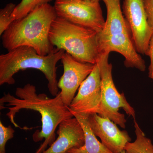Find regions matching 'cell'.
Instances as JSON below:
<instances>
[{
    "instance_id": "1",
    "label": "cell",
    "mask_w": 153,
    "mask_h": 153,
    "mask_svg": "<svg viewBox=\"0 0 153 153\" xmlns=\"http://www.w3.org/2000/svg\"><path fill=\"white\" fill-rule=\"evenodd\" d=\"M16 97L10 94H4L0 99L1 105L6 103L7 116L16 127H19L15 120L16 115L21 110L30 109L38 111L41 117V129L33 135L35 142L44 140L35 153H42L56 140L55 130L63 121L74 117L73 113L63 102L60 92L54 98H50L45 94H38L35 85L28 83L23 87L17 88L15 92Z\"/></svg>"
},
{
    "instance_id": "2",
    "label": "cell",
    "mask_w": 153,
    "mask_h": 153,
    "mask_svg": "<svg viewBox=\"0 0 153 153\" xmlns=\"http://www.w3.org/2000/svg\"><path fill=\"white\" fill-rule=\"evenodd\" d=\"M57 17L54 6L49 4L39 6L11 23L1 36L3 47L10 51L27 46L35 49L39 55H49L55 49L49 41V30Z\"/></svg>"
},
{
    "instance_id": "3",
    "label": "cell",
    "mask_w": 153,
    "mask_h": 153,
    "mask_svg": "<svg viewBox=\"0 0 153 153\" xmlns=\"http://www.w3.org/2000/svg\"><path fill=\"white\" fill-rule=\"evenodd\" d=\"M102 1L106 6L107 17L104 27L97 36L100 55L118 52L124 57L126 67L144 71L145 60L135 48L131 30L122 11L121 0Z\"/></svg>"
},
{
    "instance_id": "4",
    "label": "cell",
    "mask_w": 153,
    "mask_h": 153,
    "mask_svg": "<svg viewBox=\"0 0 153 153\" xmlns=\"http://www.w3.org/2000/svg\"><path fill=\"white\" fill-rule=\"evenodd\" d=\"M65 51L56 48L49 55H39L31 47L22 46L0 55V85H13L16 82L14 76L19 71L34 68L41 71L48 81V88L52 95L58 94L56 66Z\"/></svg>"
},
{
    "instance_id": "5",
    "label": "cell",
    "mask_w": 153,
    "mask_h": 153,
    "mask_svg": "<svg viewBox=\"0 0 153 153\" xmlns=\"http://www.w3.org/2000/svg\"><path fill=\"white\" fill-rule=\"evenodd\" d=\"M97 32L57 17L52 22L49 40L53 46L63 49L83 63L95 64L100 57Z\"/></svg>"
},
{
    "instance_id": "6",
    "label": "cell",
    "mask_w": 153,
    "mask_h": 153,
    "mask_svg": "<svg viewBox=\"0 0 153 153\" xmlns=\"http://www.w3.org/2000/svg\"><path fill=\"white\" fill-rule=\"evenodd\" d=\"M109 54H102L97 63L101 80V103L98 115L109 118L121 127L126 128L124 114L119 112L123 108L126 113L135 120V111L127 101L123 93L118 91L113 79L112 65L108 62Z\"/></svg>"
},
{
    "instance_id": "7",
    "label": "cell",
    "mask_w": 153,
    "mask_h": 153,
    "mask_svg": "<svg viewBox=\"0 0 153 153\" xmlns=\"http://www.w3.org/2000/svg\"><path fill=\"white\" fill-rule=\"evenodd\" d=\"M54 7L57 17L100 33L105 21L98 0L56 1Z\"/></svg>"
},
{
    "instance_id": "8",
    "label": "cell",
    "mask_w": 153,
    "mask_h": 153,
    "mask_svg": "<svg viewBox=\"0 0 153 153\" xmlns=\"http://www.w3.org/2000/svg\"><path fill=\"white\" fill-rule=\"evenodd\" d=\"M122 9L131 30L136 50L147 55L153 30L148 24L143 0H123Z\"/></svg>"
},
{
    "instance_id": "9",
    "label": "cell",
    "mask_w": 153,
    "mask_h": 153,
    "mask_svg": "<svg viewBox=\"0 0 153 153\" xmlns=\"http://www.w3.org/2000/svg\"><path fill=\"white\" fill-rule=\"evenodd\" d=\"M101 80L98 63L81 83L77 94L68 106L73 113L98 114L101 103Z\"/></svg>"
},
{
    "instance_id": "10",
    "label": "cell",
    "mask_w": 153,
    "mask_h": 153,
    "mask_svg": "<svg viewBox=\"0 0 153 153\" xmlns=\"http://www.w3.org/2000/svg\"><path fill=\"white\" fill-rule=\"evenodd\" d=\"M63 73L58 82V87L64 103L69 106L76 90L93 71L95 64L80 62L65 52L61 59Z\"/></svg>"
},
{
    "instance_id": "11",
    "label": "cell",
    "mask_w": 153,
    "mask_h": 153,
    "mask_svg": "<svg viewBox=\"0 0 153 153\" xmlns=\"http://www.w3.org/2000/svg\"><path fill=\"white\" fill-rule=\"evenodd\" d=\"M87 121L96 136L112 153H121L126 144L131 141L128 133L120 130L108 118L93 114L88 115Z\"/></svg>"
},
{
    "instance_id": "12",
    "label": "cell",
    "mask_w": 153,
    "mask_h": 153,
    "mask_svg": "<svg viewBox=\"0 0 153 153\" xmlns=\"http://www.w3.org/2000/svg\"><path fill=\"white\" fill-rule=\"evenodd\" d=\"M57 133V139L42 153H68L71 150L81 147L84 144L83 129L74 117L63 121L58 126Z\"/></svg>"
},
{
    "instance_id": "13",
    "label": "cell",
    "mask_w": 153,
    "mask_h": 153,
    "mask_svg": "<svg viewBox=\"0 0 153 153\" xmlns=\"http://www.w3.org/2000/svg\"><path fill=\"white\" fill-rule=\"evenodd\" d=\"M73 114L82 126L85 135V143L81 147L71 149L68 153H113L97 138L88 122V115Z\"/></svg>"
},
{
    "instance_id": "14",
    "label": "cell",
    "mask_w": 153,
    "mask_h": 153,
    "mask_svg": "<svg viewBox=\"0 0 153 153\" xmlns=\"http://www.w3.org/2000/svg\"><path fill=\"white\" fill-rule=\"evenodd\" d=\"M134 127L136 139L134 142H128L126 145V153H153V144L152 140L146 135L134 120Z\"/></svg>"
},
{
    "instance_id": "15",
    "label": "cell",
    "mask_w": 153,
    "mask_h": 153,
    "mask_svg": "<svg viewBox=\"0 0 153 153\" xmlns=\"http://www.w3.org/2000/svg\"><path fill=\"white\" fill-rule=\"evenodd\" d=\"M52 0H22L16 5L11 16L13 21L25 17L34 9L44 4H49Z\"/></svg>"
},
{
    "instance_id": "16",
    "label": "cell",
    "mask_w": 153,
    "mask_h": 153,
    "mask_svg": "<svg viewBox=\"0 0 153 153\" xmlns=\"http://www.w3.org/2000/svg\"><path fill=\"white\" fill-rule=\"evenodd\" d=\"M16 7V5L13 3H10L0 10V36H2L13 22L11 16Z\"/></svg>"
},
{
    "instance_id": "17",
    "label": "cell",
    "mask_w": 153,
    "mask_h": 153,
    "mask_svg": "<svg viewBox=\"0 0 153 153\" xmlns=\"http://www.w3.org/2000/svg\"><path fill=\"white\" fill-rule=\"evenodd\" d=\"M15 131L11 126H5L0 121V153H6V144L8 141L13 138Z\"/></svg>"
},
{
    "instance_id": "18",
    "label": "cell",
    "mask_w": 153,
    "mask_h": 153,
    "mask_svg": "<svg viewBox=\"0 0 153 153\" xmlns=\"http://www.w3.org/2000/svg\"><path fill=\"white\" fill-rule=\"evenodd\" d=\"M148 24L153 30V0H143Z\"/></svg>"
},
{
    "instance_id": "19",
    "label": "cell",
    "mask_w": 153,
    "mask_h": 153,
    "mask_svg": "<svg viewBox=\"0 0 153 153\" xmlns=\"http://www.w3.org/2000/svg\"><path fill=\"white\" fill-rule=\"evenodd\" d=\"M147 55L150 58V64L149 67L148 76L150 79L153 80V33L150 40Z\"/></svg>"
},
{
    "instance_id": "20",
    "label": "cell",
    "mask_w": 153,
    "mask_h": 153,
    "mask_svg": "<svg viewBox=\"0 0 153 153\" xmlns=\"http://www.w3.org/2000/svg\"><path fill=\"white\" fill-rule=\"evenodd\" d=\"M121 153H126V152H125V150H123V151Z\"/></svg>"
},
{
    "instance_id": "21",
    "label": "cell",
    "mask_w": 153,
    "mask_h": 153,
    "mask_svg": "<svg viewBox=\"0 0 153 153\" xmlns=\"http://www.w3.org/2000/svg\"><path fill=\"white\" fill-rule=\"evenodd\" d=\"M56 1H62V0H56ZM98 1H103V0H98Z\"/></svg>"
}]
</instances>
